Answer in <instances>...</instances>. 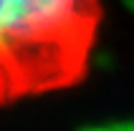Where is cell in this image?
<instances>
[{"label":"cell","mask_w":134,"mask_h":131,"mask_svg":"<svg viewBox=\"0 0 134 131\" xmlns=\"http://www.w3.org/2000/svg\"><path fill=\"white\" fill-rule=\"evenodd\" d=\"M101 23L104 0H0V106L83 81Z\"/></svg>","instance_id":"1"}]
</instances>
